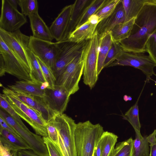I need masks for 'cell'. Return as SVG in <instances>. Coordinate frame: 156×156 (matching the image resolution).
<instances>
[{"mask_svg":"<svg viewBox=\"0 0 156 156\" xmlns=\"http://www.w3.org/2000/svg\"><path fill=\"white\" fill-rule=\"evenodd\" d=\"M26 16L13 7L8 0L2 1L0 29L8 32H13L27 22Z\"/></svg>","mask_w":156,"mask_h":156,"instance_id":"obj_12","label":"cell"},{"mask_svg":"<svg viewBox=\"0 0 156 156\" xmlns=\"http://www.w3.org/2000/svg\"><path fill=\"white\" fill-rule=\"evenodd\" d=\"M133 144L131 137L117 143L111 156H133Z\"/></svg>","mask_w":156,"mask_h":156,"instance_id":"obj_31","label":"cell"},{"mask_svg":"<svg viewBox=\"0 0 156 156\" xmlns=\"http://www.w3.org/2000/svg\"><path fill=\"white\" fill-rule=\"evenodd\" d=\"M0 37L30 75L31 67L27 53L30 37L23 34L20 30L13 32H8L0 29Z\"/></svg>","mask_w":156,"mask_h":156,"instance_id":"obj_9","label":"cell"},{"mask_svg":"<svg viewBox=\"0 0 156 156\" xmlns=\"http://www.w3.org/2000/svg\"><path fill=\"white\" fill-rule=\"evenodd\" d=\"M17 152V151L12 152V156H18Z\"/></svg>","mask_w":156,"mask_h":156,"instance_id":"obj_49","label":"cell"},{"mask_svg":"<svg viewBox=\"0 0 156 156\" xmlns=\"http://www.w3.org/2000/svg\"><path fill=\"white\" fill-rule=\"evenodd\" d=\"M123 51L119 43L113 41L104 63L103 69L115 62Z\"/></svg>","mask_w":156,"mask_h":156,"instance_id":"obj_34","label":"cell"},{"mask_svg":"<svg viewBox=\"0 0 156 156\" xmlns=\"http://www.w3.org/2000/svg\"><path fill=\"white\" fill-rule=\"evenodd\" d=\"M89 40L79 43L68 40L57 42L58 49L54 65L51 69L56 79L66 67L83 52Z\"/></svg>","mask_w":156,"mask_h":156,"instance_id":"obj_6","label":"cell"},{"mask_svg":"<svg viewBox=\"0 0 156 156\" xmlns=\"http://www.w3.org/2000/svg\"><path fill=\"white\" fill-rule=\"evenodd\" d=\"M99 22L96 16L93 15L86 23L74 30L69 35L67 40L79 43L90 39L94 34Z\"/></svg>","mask_w":156,"mask_h":156,"instance_id":"obj_18","label":"cell"},{"mask_svg":"<svg viewBox=\"0 0 156 156\" xmlns=\"http://www.w3.org/2000/svg\"><path fill=\"white\" fill-rule=\"evenodd\" d=\"M0 105L1 108L7 112L20 126H25L20 119V116L5 98L4 94L0 95Z\"/></svg>","mask_w":156,"mask_h":156,"instance_id":"obj_35","label":"cell"},{"mask_svg":"<svg viewBox=\"0 0 156 156\" xmlns=\"http://www.w3.org/2000/svg\"><path fill=\"white\" fill-rule=\"evenodd\" d=\"M33 36L38 39L51 42L54 39L49 28L39 15L38 12L28 16Z\"/></svg>","mask_w":156,"mask_h":156,"instance_id":"obj_20","label":"cell"},{"mask_svg":"<svg viewBox=\"0 0 156 156\" xmlns=\"http://www.w3.org/2000/svg\"><path fill=\"white\" fill-rule=\"evenodd\" d=\"M0 127H1L16 136H19L15 130L1 117H0Z\"/></svg>","mask_w":156,"mask_h":156,"instance_id":"obj_41","label":"cell"},{"mask_svg":"<svg viewBox=\"0 0 156 156\" xmlns=\"http://www.w3.org/2000/svg\"><path fill=\"white\" fill-rule=\"evenodd\" d=\"M9 88L16 92L29 95L43 98L45 90L48 87L47 83L42 84L32 80H20L12 85H8Z\"/></svg>","mask_w":156,"mask_h":156,"instance_id":"obj_19","label":"cell"},{"mask_svg":"<svg viewBox=\"0 0 156 156\" xmlns=\"http://www.w3.org/2000/svg\"><path fill=\"white\" fill-rule=\"evenodd\" d=\"M99 39L97 69L98 76L103 69L104 63L113 42L110 33L105 35Z\"/></svg>","mask_w":156,"mask_h":156,"instance_id":"obj_24","label":"cell"},{"mask_svg":"<svg viewBox=\"0 0 156 156\" xmlns=\"http://www.w3.org/2000/svg\"><path fill=\"white\" fill-rule=\"evenodd\" d=\"M52 119L47 123L46 128L48 136L54 143L58 145V132L53 123Z\"/></svg>","mask_w":156,"mask_h":156,"instance_id":"obj_39","label":"cell"},{"mask_svg":"<svg viewBox=\"0 0 156 156\" xmlns=\"http://www.w3.org/2000/svg\"><path fill=\"white\" fill-rule=\"evenodd\" d=\"M106 1V0H92L90 3L84 11L77 23L75 29L79 27L87 21L88 19L92 16L94 15L104 4Z\"/></svg>","mask_w":156,"mask_h":156,"instance_id":"obj_29","label":"cell"},{"mask_svg":"<svg viewBox=\"0 0 156 156\" xmlns=\"http://www.w3.org/2000/svg\"><path fill=\"white\" fill-rule=\"evenodd\" d=\"M155 32L156 3L149 0L135 18L130 36L119 43L124 51L144 53L149 37Z\"/></svg>","mask_w":156,"mask_h":156,"instance_id":"obj_1","label":"cell"},{"mask_svg":"<svg viewBox=\"0 0 156 156\" xmlns=\"http://www.w3.org/2000/svg\"><path fill=\"white\" fill-rule=\"evenodd\" d=\"M83 52L77 56L56 79L55 85L63 87L70 95L79 89V83L84 67Z\"/></svg>","mask_w":156,"mask_h":156,"instance_id":"obj_7","label":"cell"},{"mask_svg":"<svg viewBox=\"0 0 156 156\" xmlns=\"http://www.w3.org/2000/svg\"><path fill=\"white\" fill-rule=\"evenodd\" d=\"M126 20L125 11L120 0L114 12L97 24L95 31L99 39L110 33L116 25L126 22Z\"/></svg>","mask_w":156,"mask_h":156,"instance_id":"obj_16","label":"cell"},{"mask_svg":"<svg viewBox=\"0 0 156 156\" xmlns=\"http://www.w3.org/2000/svg\"><path fill=\"white\" fill-rule=\"evenodd\" d=\"M91 1L89 0H76L73 4L69 24L63 41L67 40L69 35L75 29L84 11Z\"/></svg>","mask_w":156,"mask_h":156,"instance_id":"obj_22","label":"cell"},{"mask_svg":"<svg viewBox=\"0 0 156 156\" xmlns=\"http://www.w3.org/2000/svg\"><path fill=\"white\" fill-rule=\"evenodd\" d=\"M120 0H106L104 4L94 14L99 22L110 15L114 11Z\"/></svg>","mask_w":156,"mask_h":156,"instance_id":"obj_32","label":"cell"},{"mask_svg":"<svg viewBox=\"0 0 156 156\" xmlns=\"http://www.w3.org/2000/svg\"><path fill=\"white\" fill-rule=\"evenodd\" d=\"M27 53L30 65L31 80L42 84L47 83L36 56L29 48L27 50Z\"/></svg>","mask_w":156,"mask_h":156,"instance_id":"obj_26","label":"cell"},{"mask_svg":"<svg viewBox=\"0 0 156 156\" xmlns=\"http://www.w3.org/2000/svg\"><path fill=\"white\" fill-rule=\"evenodd\" d=\"M149 0H121L126 16V22L136 18Z\"/></svg>","mask_w":156,"mask_h":156,"instance_id":"obj_25","label":"cell"},{"mask_svg":"<svg viewBox=\"0 0 156 156\" xmlns=\"http://www.w3.org/2000/svg\"><path fill=\"white\" fill-rule=\"evenodd\" d=\"M2 92L15 112L31 126L36 134L43 137L48 136L47 123L36 111L16 97L9 88L4 87Z\"/></svg>","mask_w":156,"mask_h":156,"instance_id":"obj_3","label":"cell"},{"mask_svg":"<svg viewBox=\"0 0 156 156\" xmlns=\"http://www.w3.org/2000/svg\"><path fill=\"white\" fill-rule=\"evenodd\" d=\"M0 117L3 119L29 145L30 149L40 156H49L43 137L31 132L26 126L20 125L7 112L1 108Z\"/></svg>","mask_w":156,"mask_h":156,"instance_id":"obj_8","label":"cell"},{"mask_svg":"<svg viewBox=\"0 0 156 156\" xmlns=\"http://www.w3.org/2000/svg\"><path fill=\"white\" fill-rule=\"evenodd\" d=\"M53 123L58 132L59 147L63 156H77L75 142V121L64 113L54 116Z\"/></svg>","mask_w":156,"mask_h":156,"instance_id":"obj_4","label":"cell"},{"mask_svg":"<svg viewBox=\"0 0 156 156\" xmlns=\"http://www.w3.org/2000/svg\"><path fill=\"white\" fill-rule=\"evenodd\" d=\"M70 96L63 87L55 85L53 89H45L43 98L51 110L56 114H62L66 110Z\"/></svg>","mask_w":156,"mask_h":156,"instance_id":"obj_14","label":"cell"},{"mask_svg":"<svg viewBox=\"0 0 156 156\" xmlns=\"http://www.w3.org/2000/svg\"><path fill=\"white\" fill-rule=\"evenodd\" d=\"M104 131L100 124H94L89 120L76 124L75 137L77 156H93Z\"/></svg>","mask_w":156,"mask_h":156,"instance_id":"obj_2","label":"cell"},{"mask_svg":"<svg viewBox=\"0 0 156 156\" xmlns=\"http://www.w3.org/2000/svg\"><path fill=\"white\" fill-rule=\"evenodd\" d=\"M11 90L18 99L36 111L47 123L56 114L49 109L42 98Z\"/></svg>","mask_w":156,"mask_h":156,"instance_id":"obj_15","label":"cell"},{"mask_svg":"<svg viewBox=\"0 0 156 156\" xmlns=\"http://www.w3.org/2000/svg\"><path fill=\"white\" fill-rule=\"evenodd\" d=\"M73 7V4L65 7L49 28L52 37L57 42L64 39L69 24Z\"/></svg>","mask_w":156,"mask_h":156,"instance_id":"obj_17","label":"cell"},{"mask_svg":"<svg viewBox=\"0 0 156 156\" xmlns=\"http://www.w3.org/2000/svg\"><path fill=\"white\" fill-rule=\"evenodd\" d=\"M116 66H130L140 70L146 76L145 84L155 75L154 68L156 64L149 55L144 53H135L123 51L118 58L108 67Z\"/></svg>","mask_w":156,"mask_h":156,"instance_id":"obj_10","label":"cell"},{"mask_svg":"<svg viewBox=\"0 0 156 156\" xmlns=\"http://www.w3.org/2000/svg\"><path fill=\"white\" fill-rule=\"evenodd\" d=\"M99 39L96 31L89 40L83 52L84 67L83 79L84 83L92 89L98 79L97 64Z\"/></svg>","mask_w":156,"mask_h":156,"instance_id":"obj_5","label":"cell"},{"mask_svg":"<svg viewBox=\"0 0 156 156\" xmlns=\"http://www.w3.org/2000/svg\"><path fill=\"white\" fill-rule=\"evenodd\" d=\"M103 149L101 156H111L117 141L118 136L108 131H104L101 135Z\"/></svg>","mask_w":156,"mask_h":156,"instance_id":"obj_30","label":"cell"},{"mask_svg":"<svg viewBox=\"0 0 156 156\" xmlns=\"http://www.w3.org/2000/svg\"><path fill=\"white\" fill-rule=\"evenodd\" d=\"M155 33H156V32H155Z\"/></svg>","mask_w":156,"mask_h":156,"instance_id":"obj_53","label":"cell"},{"mask_svg":"<svg viewBox=\"0 0 156 156\" xmlns=\"http://www.w3.org/2000/svg\"><path fill=\"white\" fill-rule=\"evenodd\" d=\"M147 140L148 143L150 144V146L153 145L156 143V129L154 130V131L147 136Z\"/></svg>","mask_w":156,"mask_h":156,"instance_id":"obj_44","label":"cell"},{"mask_svg":"<svg viewBox=\"0 0 156 156\" xmlns=\"http://www.w3.org/2000/svg\"><path fill=\"white\" fill-rule=\"evenodd\" d=\"M49 156H63L59 147L48 136L43 137Z\"/></svg>","mask_w":156,"mask_h":156,"instance_id":"obj_38","label":"cell"},{"mask_svg":"<svg viewBox=\"0 0 156 156\" xmlns=\"http://www.w3.org/2000/svg\"><path fill=\"white\" fill-rule=\"evenodd\" d=\"M141 94V93L135 104L130 107L123 116V118L128 121L132 126L135 133H141V126L139 120L138 105V101Z\"/></svg>","mask_w":156,"mask_h":156,"instance_id":"obj_28","label":"cell"},{"mask_svg":"<svg viewBox=\"0 0 156 156\" xmlns=\"http://www.w3.org/2000/svg\"><path fill=\"white\" fill-rule=\"evenodd\" d=\"M5 63L4 59L2 55L0 54V76L1 77L5 75Z\"/></svg>","mask_w":156,"mask_h":156,"instance_id":"obj_45","label":"cell"},{"mask_svg":"<svg viewBox=\"0 0 156 156\" xmlns=\"http://www.w3.org/2000/svg\"><path fill=\"white\" fill-rule=\"evenodd\" d=\"M147 136L136 133L133 140V156H150V150Z\"/></svg>","mask_w":156,"mask_h":156,"instance_id":"obj_27","label":"cell"},{"mask_svg":"<svg viewBox=\"0 0 156 156\" xmlns=\"http://www.w3.org/2000/svg\"><path fill=\"white\" fill-rule=\"evenodd\" d=\"M101 136L96 146L93 156H101L102 155L103 149V140Z\"/></svg>","mask_w":156,"mask_h":156,"instance_id":"obj_40","label":"cell"},{"mask_svg":"<svg viewBox=\"0 0 156 156\" xmlns=\"http://www.w3.org/2000/svg\"><path fill=\"white\" fill-rule=\"evenodd\" d=\"M0 143L10 149L12 152L22 150L30 149L25 141L19 136L5 130L0 126Z\"/></svg>","mask_w":156,"mask_h":156,"instance_id":"obj_21","label":"cell"},{"mask_svg":"<svg viewBox=\"0 0 156 156\" xmlns=\"http://www.w3.org/2000/svg\"><path fill=\"white\" fill-rule=\"evenodd\" d=\"M18 156H40L32 150H22L17 152Z\"/></svg>","mask_w":156,"mask_h":156,"instance_id":"obj_43","label":"cell"},{"mask_svg":"<svg viewBox=\"0 0 156 156\" xmlns=\"http://www.w3.org/2000/svg\"><path fill=\"white\" fill-rule=\"evenodd\" d=\"M156 3V0H153Z\"/></svg>","mask_w":156,"mask_h":156,"instance_id":"obj_50","label":"cell"},{"mask_svg":"<svg viewBox=\"0 0 156 156\" xmlns=\"http://www.w3.org/2000/svg\"><path fill=\"white\" fill-rule=\"evenodd\" d=\"M0 156H12L11 150L0 143Z\"/></svg>","mask_w":156,"mask_h":156,"instance_id":"obj_42","label":"cell"},{"mask_svg":"<svg viewBox=\"0 0 156 156\" xmlns=\"http://www.w3.org/2000/svg\"><path fill=\"white\" fill-rule=\"evenodd\" d=\"M123 99L125 101H131L132 98L130 96L125 95L123 96Z\"/></svg>","mask_w":156,"mask_h":156,"instance_id":"obj_48","label":"cell"},{"mask_svg":"<svg viewBox=\"0 0 156 156\" xmlns=\"http://www.w3.org/2000/svg\"><path fill=\"white\" fill-rule=\"evenodd\" d=\"M146 50L156 64V33L149 37L146 44Z\"/></svg>","mask_w":156,"mask_h":156,"instance_id":"obj_37","label":"cell"},{"mask_svg":"<svg viewBox=\"0 0 156 156\" xmlns=\"http://www.w3.org/2000/svg\"><path fill=\"white\" fill-rule=\"evenodd\" d=\"M8 1L13 7L17 9V5H18L17 0H8Z\"/></svg>","mask_w":156,"mask_h":156,"instance_id":"obj_47","label":"cell"},{"mask_svg":"<svg viewBox=\"0 0 156 156\" xmlns=\"http://www.w3.org/2000/svg\"><path fill=\"white\" fill-rule=\"evenodd\" d=\"M21 13L28 16L38 12V5L37 0H17Z\"/></svg>","mask_w":156,"mask_h":156,"instance_id":"obj_33","label":"cell"},{"mask_svg":"<svg viewBox=\"0 0 156 156\" xmlns=\"http://www.w3.org/2000/svg\"><path fill=\"white\" fill-rule=\"evenodd\" d=\"M36 57L40 66L46 82L48 84V88H54L56 79L52 70L38 58Z\"/></svg>","mask_w":156,"mask_h":156,"instance_id":"obj_36","label":"cell"},{"mask_svg":"<svg viewBox=\"0 0 156 156\" xmlns=\"http://www.w3.org/2000/svg\"><path fill=\"white\" fill-rule=\"evenodd\" d=\"M30 37L28 48L51 70L53 68L58 49L57 42L53 43Z\"/></svg>","mask_w":156,"mask_h":156,"instance_id":"obj_11","label":"cell"},{"mask_svg":"<svg viewBox=\"0 0 156 156\" xmlns=\"http://www.w3.org/2000/svg\"><path fill=\"white\" fill-rule=\"evenodd\" d=\"M135 18L116 25L110 33L113 41L119 43L130 35Z\"/></svg>","mask_w":156,"mask_h":156,"instance_id":"obj_23","label":"cell"},{"mask_svg":"<svg viewBox=\"0 0 156 156\" xmlns=\"http://www.w3.org/2000/svg\"><path fill=\"white\" fill-rule=\"evenodd\" d=\"M0 54L4 59L5 73L13 75L20 80H32L30 73L0 37Z\"/></svg>","mask_w":156,"mask_h":156,"instance_id":"obj_13","label":"cell"},{"mask_svg":"<svg viewBox=\"0 0 156 156\" xmlns=\"http://www.w3.org/2000/svg\"><path fill=\"white\" fill-rule=\"evenodd\" d=\"M150 146V156H156V143L153 145Z\"/></svg>","mask_w":156,"mask_h":156,"instance_id":"obj_46","label":"cell"},{"mask_svg":"<svg viewBox=\"0 0 156 156\" xmlns=\"http://www.w3.org/2000/svg\"><path fill=\"white\" fill-rule=\"evenodd\" d=\"M155 75L156 76V75H155ZM155 83L156 84V81H155Z\"/></svg>","mask_w":156,"mask_h":156,"instance_id":"obj_51","label":"cell"},{"mask_svg":"<svg viewBox=\"0 0 156 156\" xmlns=\"http://www.w3.org/2000/svg\"></svg>","mask_w":156,"mask_h":156,"instance_id":"obj_52","label":"cell"}]
</instances>
